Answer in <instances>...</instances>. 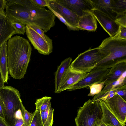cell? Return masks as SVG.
<instances>
[{"mask_svg": "<svg viewBox=\"0 0 126 126\" xmlns=\"http://www.w3.org/2000/svg\"><path fill=\"white\" fill-rule=\"evenodd\" d=\"M5 13L11 22L34 25L46 32L55 24L56 16L49 10L37 6L31 0H7Z\"/></svg>", "mask_w": 126, "mask_h": 126, "instance_id": "1", "label": "cell"}, {"mask_svg": "<svg viewBox=\"0 0 126 126\" xmlns=\"http://www.w3.org/2000/svg\"><path fill=\"white\" fill-rule=\"evenodd\" d=\"M32 51L31 46L28 41L22 37L16 36L7 41L8 69L13 78L20 79L24 77Z\"/></svg>", "mask_w": 126, "mask_h": 126, "instance_id": "2", "label": "cell"}, {"mask_svg": "<svg viewBox=\"0 0 126 126\" xmlns=\"http://www.w3.org/2000/svg\"><path fill=\"white\" fill-rule=\"evenodd\" d=\"M97 47L106 57L96 67L110 68L118 63L126 60V40L108 37Z\"/></svg>", "mask_w": 126, "mask_h": 126, "instance_id": "3", "label": "cell"}, {"mask_svg": "<svg viewBox=\"0 0 126 126\" xmlns=\"http://www.w3.org/2000/svg\"><path fill=\"white\" fill-rule=\"evenodd\" d=\"M0 96L4 106V120L8 126H14L17 112L24 107L18 90L11 86L0 89Z\"/></svg>", "mask_w": 126, "mask_h": 126, "instance_id": "4", "label": "cell"}, {"mask_svg": "<svg viewBox=\"0 0 126 126\" xmlns=\"http://www.w3.org/2000/svg\"><path fill=\"white\" fill-rule=\"evenodd\" d=\"M106 57L100 51L98 47L93 49L90 48L78 55L71 62L70 68L77 72L88 73Z\"/></svg>", "mask_w": 126, "mask_h": 126, "instance_id": "5", "label": "cell"}, {"mask_svg": "<svg viewBox=\"0 0 126 126\" xmlns=\"http://www.w3.org/2000/svg\"><path fill=\"white\" fill-rule=\"evenodd\" d=\"M102 112L99 101L93 102L89 99L78 110L75 119L76 126H94L101 120Z\"/></svg>", "mask_w": 126, "mask_h": 126, "instance_id": "6", "label": "cell"}, {"mask_svg": "<svg viewBox=\"0 0 126 126\" xmlns=\"http://www.w3.org/2000/svg\"><path fill=\"white\" fill-rule=\"evenodd\" d=\"M110 68H103L95 67L88 72L87 76L67 90H75L89 87L94 84L103 82Z\"/></svg>", "mask_w": 126, "mask_h": 126, "instance_id": "7", "label": "cell"}, {"mask_svg": "<svg viewBox=\"0 0 126 126\" xmlns=\"http://www.w3.org/2000/svg\"><path fill=\"white\" fill-rule=\"evenodd\" d=\"M26 33L34 49L43 55H49L53 51V44L46 41L29 25H26Z\"/></svg>", "mask_w": 126, "mask_h": 126, "instance_id": "8", "label": "cell"}, {"mask_svg": "<svg viewBox=\"0 0 126 126\" xmlns=\"http://www.w3.org/2000/svg\"><path fill=\"white\" fill-rule=\"evenodd\" d=\"M91 11L97 20L110 37H113L119 31L120 25L115 19L97 9L94 8Z\"/></svg>", "mask_w": 126, "mask_h": 126, "instance_id": "9", "label": "cell"}, {"mask_svg": "<svg viewBox=\"0 0 126 126\" xmlns=\"http://www.w3.org/2000/svg\"><path fill=\"white\" fill-rule=\"evenodd\" d=\"M109 108L124 125L126 122V102L116 94L105 101Z\"/></svg>", "mask_w": 126, "mask_h": 126, "instance_id": "10", "label": "cell"}, {"mask_svg": "<svg viewBox=\"0 0 126 126\" xmlns=\"http://www.w3.org/2000/svg\"><path fill=\"white\" fill-rule=\"evenodd\" d=\"M47 7L59 13L67 22L76 27L79 16L63 6L56 0H48ZM77 28V27H76Z\"/></svg>", "mask_w": 126, "mask_h": 126, "instance_id": "11", "label": "cell"}, {"mask_svg": "<svg viewBox=\"0 0 126 126\" xmlns=\"http://www.w3.org/2000/svg\"><path fill=\"white\" fill-rule=\"evenodd\" d=\"M61 5L75 13L79 17L86 11L94 8L90 0H56Z\"/></svg>", "mask_w": 126, "mask_h": 126, "instance_id": "12", "label": "cell"}, {"mask_svg": "<svg viewBox=\"0 0 126 126\" xmlns=\"http://www.w3.org/2000/svg\"><path fill=\"white\" fill-rule=\"evenodd\" d=\"M88 74V73L77 72L72 70L69 68L61 82L57 93L67 90L73 85L84 78Z\"/></svg>", "mask_w": 126, "mask_h": 126, "instance_id": "13", "label": "cell"}, {"mask_svg": "<svg viewBox=\"0 0 126 126\" xmlns=\"http://www.w3.org/2000/svg\"><path fill=\"white\" fill-rule=\"evenodd\" d=\"M76 27L79 29L95 31L97 27V20L91 11H84L79 17Z\"/></svg>", "mask_w": 126, "mask_h": 126, "instance_id": "14", "label": "cell"}, {"mask_svg": "<svg viewBox=\"0 0 126 126\" xmlns=\"http://www.w3.org/2000/svg\"><path fill=\"white\" fill-rule=\"evenodd\" d=\"M99 103L102 112L101 120L103 122L111 126H125L113 114L105 101L100 100Z\"/></svg>", "mask_w": 126, "mask_h": 126, "instance_id": "15", "label": "cell"}, {"mask_svg": "<svg viewBox=\"0 0 126 126\" xmlns=\"http://www.w3.org/2000/svg\"><path fill=\"white\" fill-rule=\"evenodd\" d=\"M11 22L6 16L0 19V47L16 34Z\"/></svg>", "mask_w": 126, "mask_h": 126, "instance_id": "16", "label": "cell"}, {"mask_svg": "<svg viewBox=\"0 0 126 126\" xmlns=\"http://www.w3.org/2000/svg\"><path fill=\"white\" fill-rule=\"evenodd\" d=\"M126 71V60L117 63L110 68L103 82L105 85L116 80Z\"/></svg>", "mask_w": 126, "mask_h": 126, "instance_id": "17", "label": "cell"}, {"mask_svg": "<svg viewBox=\"0 0 126 126\" xmlns=\"http://www.w3.org/2000/svg\"><path fill=\"white\" fill-rule=\"evenodd\" d=\"M72 60L71 58H67L62 62L58 67L55 74V93H57L62 80L70 68Z\"/></svg>", "mask_w": 126, "mask_h": 126, "instance_id": "18", "label": "cell"}, {"mask_svg": "<svg viewBox=\"0 0 126 126\" xmlns=\"http://www.w3.org/2000/svg\"><path fill=\"white\" fill-rule=\"evenodd\" d=\"M94 8L98 10L115 20L116 14L113 11L112 0H90Z\"/></svg>", "mask_w": 126, "mask_h": 126, "instance_id": "19", "label": "cell"}, {"mask_svg": "<svg viewBox=\"0 0 126 126\" xmlns=\"http://www.w3.org/2000/svg\"><path fill=\"white\" fill-rule=\"evenodd\" d=\"M0 71L4 83H7L9 80L7 55V42L0 47Z\"/></svg>", "mask_w": 126, "mask_h": 126, "instance_id": "20", "label": "cell"}, {"mask_svg": "<svg viewBox=\"0 0 126 126\" xmlns=\"http://www.w3.org/2000/svg\"><path fill=\"white\" fill-rule=\"evenodd\" d=\"M54 109L51 103L45 110L40 112L44 126H52L53 122Z\"/></svg>", "mask_w": 126, "mask_h": 126, "instance_id": "21", "label": "cell"}, {"mask_svg": "<svg viewBox=\"0 0 126 126\" xmlns=\"http://www.w3.org/2000/svg\"><path fill=\"white\" fill-rule=\"evenodd\" d=\"M52 98L48 96H44L36 99L35 104L36 110L40 112L46 109L50 103Z\"/></svg>", "mask_w": 126, "mask_h": 126, "instance_id": "22", "label": "cell"}, {"mask_svg": "<svg viewBox=\"0 0 126 126\" xmlns=\"http://www.w3.org/2000/svg\"><path fill=\"white\" fill-rule=\"evenodd\" d=\"M112 6L113 11L116 14L126 12V0H112Z\"/></svg>", "mask_w": 126, "mask_h": 126, "instance_id": "23", "label": "cell"}, {"mask_svg": "<svg viewBox=\"0 0 126 126\" xmlns=\"http://www.w3.org/2000/svg\"><path fill=\"white\" fill-rule=\"evenodd\" d=\"M29 126H44L40 112L35 110L32 113Z\"/></svg>", "mask_w": 126, "mask_h": 126, "instance_id": "24", "label": "cell"}, {"mask_svg": "<svg viewBox=\"0 0 126 126\" xmlns=\"http://www.w3.org/2000/svg\"><path fill=\"white\" fill-rule=\"evenodd\" d=\"M105 86V83L103 82L99 83L94 84L89 86L90 92L88 95L90 96H94L102 91Z\"/></svg>", "mask_w": 126, "mask_h": 126, "instance_id": "25", "label": "cell"}, {"mask_svg": "<svg viewBox=\"0 0 126 126\" xmlns=\"http://www.w3.org/2000/svg\"><path fill=\"white\" fill-rule=\"evenodd\" d=\"M12 25L15 31V34L24 35L26 32V25L21 22H11Z\"/></svg>", "mask_w": 126, "mask_h": 126, "instance_id": "26", "label": "cell"}, {"mask_svg": "<svg viewBox=\"0 0 126 126\" xmlns=\"http://www.w3.org/2000/svg\"><path fill=\"white\" fill-rule=\"evenodd\" d=\"M30 26L39 34L40 35L47 43L53 44L52 40L45 33L44 31L38 26L34 25H30Z\"/></svg>", "mask_w": 126, "mask_h": 126, "instance_id": "27", "label": "cell"}, {"mask_svg": "<svg viewBox=\"0 0 126 126\" xmlns=\"http://www.w3.org/2000/svg\"><path fill=\"white\" fill-rule=\"evenodd\" d=\"M24 107L22 109L19 110L17 112L16 115V121L14 126H26L24 123L23 114Z\"/></svg>", "mask_w": 126, "mask_h": 126, "instance_id": "28", "label": "cell"}, {"mask_svg": "<svg viewBox=\"0 0 126 126\" xmlns=\"http://www.w3.org/2000/svg\"><path fill=\"white\" fill-rule=\"evenodd\" d=\"M115 20L120 25L126 27V12L117 14Z\"/></svg>", "mask_w": 126, "mask_h": 126, "instance_id": "29", "label": "cell"}, {"mask_svg": "<svg viewBox=\"0 0 126 126\" xmlns=\"http://www.w3.org/2000/svg\"><path fill=\"white\" fill-rule=\"evenodd\" d=\"M113 38L126 40V27L120 26L119 31Z\"/></svg>", "mask_w": 126, "mask_h": 126, "instance_id": "30", "label": "cell"}, {"mask_svg": "<svg viewBox=\"0 0 126 126\" xmlns=\"http://www.w3.org/2000/svg\"><path fill=\"white\" fill-rule=\"evenodd\" d=\"M32 113H30L24 108V109L23 118L24 123L26 126H29Z\"/></svg>", "mask_w": 126, "mask_h": 126, "instance_id": "31", "label": "cell"}, {"mask_svg": "<svg viewBox=\"0 0 126 126\" xmlns=\"http://www.w3.org/2000/svg\"><path fill=\"white\" fill-rule=\"evenodd\" d=\"M34 4L41 7H47L48 5V0H31Z\"/></svg>", "mask_w": 126, "mask_h": 126, "instance_id": "32", "label": "cell"}, {"mask_svg": "<svg viewBox=\"0 0 126 126\" xmlns=\"http://www.w3.org/2000/svg\"><path fill=\"white\" fill-rule=\"evenodd\" d=\"M116 93L120 96L124 100L126 101V89L119 90Z\"/></svg>", "mask_w": 126, "mask_h": 126, "instance_id": "33", "label": "cell"}, {"mask_svg": "<svg viewBox=\"0 0 126 126\" xmlns=\"http://www.w3.org/2000/svg\"><path fill=\"white\" fill-rule=\"evenodd\" d=\"M0 117L4 119V106L0 96Z\"/></svg>", "mask_w": 126, "mask_h": 126, "instance_id": "34", "label": "cell"}, {"mask_svg": "<svg viewBox=\"0 0 126 126\" xmlns=\"http://www.w3.org/2000/svg\"><path fill=\"white\" fill-rule=\"evenodd\" d=\"M7 2V0H0V10L4 11Z\"/></svg>", "mask_w": 126, "mask_h": 126, "instance_id": "35", "label": "cell"}, {"mask_svg": "<svg viewBox=\"0 0 126 126\" xmlns=\"http://www.w3.org/2000/svg\"><path fill=\"white\" fill-rule=\"evenodd\" d=\"M94 126H111L105 124L101 120L97 121L95 123Z\"/></svg>", "mask_w": 126, "mask_h": 126, "instance_id": "36", "label": "cell"}, {"mask_svg": "<svg viewBox=\"0 0 126 126\" xmlns=\"http://www.w3.org/2000/svg\"><path fill=\"white\" fill-rule=\"evenodd\" d=\"M4 83L0 71V89L4 86Z\"/></svg>", "mask_w": 126, "mask_h": 126, "instance_id": "37", "label": "cell"}, {"mask_svg": "<svg viewBox=\"0 0 126 126\" xmlns=\"http://www.w3.org/2000/svg\"><path fill=\"white\" fill-rule=\"evenodd\" d=\"M0 126H8L4 120L0 117Z\"/></svg>", "mask_w": 126, "mask_h": 126, "instance_id": "38", "label": "cell"}, {"mask_svg": "<svg viewBox=\"0 0 126 126\" xmlns=\"http://www.w3.org/2000/svg\"><path fill=\"white\" fill-rule=\"evenodd\" d=\"M6 16L4 11L0 10V19Z\"/></svg>", "mask_w": 126, "mask_h": 126, "instance_id": "39", "label": "cell"}]
</instances>
